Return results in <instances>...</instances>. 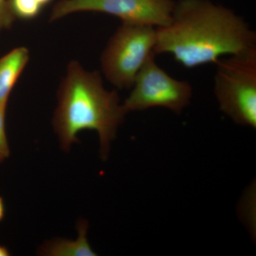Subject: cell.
Segmentation results:
<instances>
[{
  "mask_svg": "<svg viewBox=\"0 0 256 256\" xmlns=\"http://www.w3.org/2000/svg\"><path fill=\"white\" fill-rule=\"evenodd\" d=\"M154 52L172 55L185 68L256 47V35L242 16L210 0L175 2L171 21L156 28Z\"/></svg>",
  "mask_w": 256,
  "mask_h": 256,
  "instance_id": "1",
  "label": "cell"
},
{
  "mask_svg": "<svg viewBox=\"0 0 256 256\" xmlns=\"http://www.w3.org/2000/svg\"><path fill=\"white\" fill-rule=\"evenodd\" d=\"M127 112L114 90H107L98 72H88L76 60L68 64L58 92L53 126L63 150L78 142V133L98 134L101 158L107 159L111 142Z\"/></svg>",
  "mask_w": 256,
  "mask_h": 256,
  "instance_id": "2",
  "label": "cell"
},
{
  "mask_svg": "<svg viewBox=\"0 0 256 256\" xmlns=\"http://www.w3.org/2000/svg\"><path fill=\"white\" fill-rule=\"evenodd\" d=\"M214 94L236 124L256 128V47L217 60Z\"/></svg>",
  "mask_w": 256,
  "mask_h": 256,
  "instance_id": "3",
  "label": "cell"
},
{
  "mask_svg": "<svg viewBox=\"0 0 256 256\" xmlns=\"http://www.w3.org/2000/svg\"><path fill=\"white\" fill-rule=\"evenodd\" d=\"M156 42L154 26L122 22L101 56V68L107 80L118 88H132L146 60L156 54Z\"/></svg>",
  "mask_w": 256,
  "mask_h": 256,
  "instance_id": "4",
  "label": "cell"
},
{
  "mask_svg": "<svg viewBox=\"0 0 256 256\" xmlns=\"http://www.w3.org/2000/svg\"><path fill=\"white\" fill-rule=\"evenodd\" d=\"M132 90L122 104L126 112L161 107L180 114L190 104L192 87L188 82L172 78L156 63L152 55L140 70Z\"/></svg>",
  "mask_w": 256,
  "mask_h": 256,
  "instance_id": "5",
  "label": "cell"
},
{
  "mask_svg": "<svg viewBox=\"0 0 256 256\" xmlns=\"http://www.w3.org/2000/svg\"><path fill=\"white\" fill-rule=\"evenodd\" d=\"M173 0H60L52 9L50 21L73 13L94 12L112 15L122 22L142 24L158 28L171 21Z\"/></svg>",
  "mask_w": 256,
  "mask_h": 256,
  "instance_id": "6",
  "label": "cell"
},
{
  "mask_svg": "<svg viewBox=\"0 0 256 256\" xmlns=\"http://www.w3.org/2000/svg\"><path fill=\"white\" fill-rule=\"evenodd\" d=\"M30 60V50L18 47L0 58V104H8L10 94Z\"/></svg>",
  "mask_w": 256,
  "mask_h": 256,
  "instance_id": "7",
  "label": "cell"
},
{
  "mask_svg": "<svg viewBox=\"0 0 256 256\" xmlns=\"http://www.w3.org/2000/svg\"><path fill=\"white\" fill-rule=\"evenodd\" d=\"M88 222L80 220L77 224L78 236L76 240L57 238L45 244L40 254L48 256H95L87 238Z\"/></svg>",
  "mask_w": 256,
  "mask_h": 256,
  "instance_id": "8",
  "label": "cell"
},
{
  "mask_svg": "<svg viewBox=\"0 0 256 256\" xmlns=\"http://www.w3.org/2000/svg\"><path fill=\"white\" fill-rule=\"evenodd\" d=\"M9 6L14 18L30 20L36 18L43 6L37 0H9Z\"/></svg>",
  "mask_w": 256,
  "mask_h": 256,
  "instance_id": "9",
  "label": "cell"
},
{
  "mask_svg": "<svg viewBox=\"0 0 256 256\" xmlns=\"http://www.w3.org/2000/svg\"><path fill=\"white\" fill-rule=\"evenodd\" d=\"M8 104H0V156L8 158L10 154L9 143L5 130V114Z\"/></svg>",
  "mask_w": 256,
  "mask_h": 256,
  "instance_id": "10",
  "label": "cell"
},
{
  "mask_svg": "<svg viewBox=\"0 0 256 256\" xmlns=\"http://www.w3.org/2000/svg\"><path fill=\"white\" fill-rule=\"evenodd\" d=\"M14 18L8 0H0V32L5 28H10Z\"/></svg>",
  "mask_w": 256,
  "mask_h": 256,
  "instance_id": "11",
  "label": "cell"
},
{
  "mask_svg": "<svg viewBox=\"0 0 256 256\" xmlns=\"http://www.w3.org/2000/svg\"><path fill=\"white\" fill-rule=\"evenodd\" d=\"M4 201H3V198L0 197V222L4 218Z\"/></svg>",
  "mask_w": 256,
  "mask_h": 256,
  "instance_id": "12",
  "label": "cell"
},
{
  "mask_svg": "<svg viewBox=\"0 0 256 256\" xmlns=\"http://www.w3.org/2000/svg\"><path fill=\"white\" fill-rule=\"evenodd\" d=\"M10 252L4 246L0 245V256H9Z\"/></svg>",
  "mask_w": 256,
  "mask_h": 256,
  "instance_id": "13",
  "label": "cell"
},
{
  "mask_svg": "<svg viewBox=\"0 0 256 256\" xmlns=\"http://www.w3.org/2000/svg\"><path fill=\"white\" fill-rule=\"evenodd\" d=\"M37 1L40 2V4H41L42 6H44L45 5L50 4L52 0H37Z\"/></svg>",
  "mask_w": 256,
  "mask_h": 256,
  "instance_id": "14",
  "label": "cell"
},
{
  "mask_svg": "<svg viewBox=\"0 0 256 256\" xmlns=\"http://www.w3.org/2000/svg\"><path fill=\"white\" fill-rule=\"evenodd\" d=\"M4 160V158H2V156H0V164H1L2 162V161H3V160Z\"/></svg>",
  "mask_w": 256,
  "mask_h": 256,
  "instance_id": "15",
  "label": "cell"
}]
</instances>
